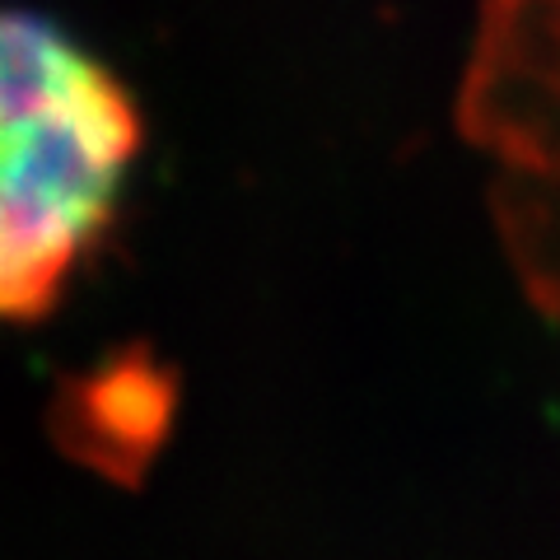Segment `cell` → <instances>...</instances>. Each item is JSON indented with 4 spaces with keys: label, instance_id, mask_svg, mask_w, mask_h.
<instances>
[{
    "label": "cell",
    "instance_id": "obj_1",
    "mask_svg": "<svg viewBox=\"0 0 560 560\" xmlns=\"http://www.w3.org/2000/svg\"><path fill=\"white\" fill-rule=\"evenodd\" d=\"M0 57V308L43 323L108 234L145 121L127 84L43 10L5 14Z\"/></svg>",
    "mask_w": 560,
    "mask_h": 560
},
{
    "label": "cell",
    "instance_id": "obj_2",
    "mask_svg": "<svg viewBox=\"0 0 560 560\" xmlns=\"http://www.w3.org/2000/svg\"><path fill=\"white\" fill-rule=\"evenodd\" d=\"M458 131L523 294L560 331V0H477Z\"/></svg>",
    "mask_w": 560,
    "mask_h": 560
},
{
    "label": "cell",
    "instance_id": "obj_3",
    "mask_svg": "<svg viewBox=\"0 0 560 560\" xmlns=\"http://www.w3.org/2000/svg\"><path fill=\"white\" fill-rule=\"evenodd\" d=\"M61 425L70 453L103 471L136 477L173 416V378L145 350L108 360L94 374H80L61 397Z\"/></svg>",
    "mask_w": 560,
    "mask_h": 560
}]
</instances>
